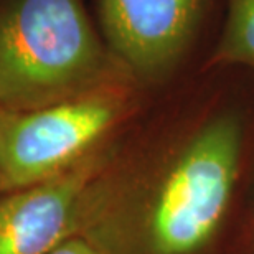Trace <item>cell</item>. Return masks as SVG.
Wrapping results in <instances>:
<instances>
[{
  "mask_svg": "<svg viewBox=\"0 0 254 254\" xmlns=\"http://www.w3.org/2000/svg\"><path fill=\"white\" fill-rule=\"evenodd\" d=\"M48 254H111L99 243L83 236H69L62 241L57 248H53Z\"/></svg>",
  "mask_w": 254,
  "mask_h": 254,
  "instance_id": "52a82bcc",
  "label": "cell"
},
{
  "mask_svg": "<svg viewBox=\"0 0 254 254\" xmlns=\"http://www.w3.org/2000/svg\"><path fill=\"white\" fill-rule=\"evenodd\" d=\"M101 149L64 174L0 200V254H48L74 235L103 167Z\"/></svg>",
  "mask_w": 254,
  "mask_h": 254,
  "instance_id": "5b68a950",
  "label": "cell"
},
{
  "mask_svg": "<svg viewBox=\"0 0 254 254\" xmlns=\"http://www.w3.org/2000/svg\"><path fill=\"white\" fill-rule=\"evenodd\" d=\"M206 2L99 0V30L135 84L155 83L189 52Z\"/></svg>",
  "mask_w": 254,
  "mask_h": 254,
  "instance_id": "277c9868",
  "label": "cell"
},
{
  "mask_svg": "<svg viewBox=\"0 0 254 254\" xmlns=\"http://www.w3.org/2000/svg\"><path fill=\"white\" fill-rule=\"evenodd\" d=\"M135 83L30 111L0 109V191L64 174L101 149L130 106Z\"/></svg>",
  "mask_w": 254,
  "mask_h": 254,
  "instance_id": "3957f363",
  "label": "cell"
},
{
  "mask_svg": "<svg viewBox=\"0 0 254 254\" xmlns=\"http://www.w3.org/2000/svg\"><path fill=\"white\" fill-rule=\"evenodd\" d=\"M135 83L83 0H0V109L30 111Z\"/></svg>",
  "mask_w": 254,
  "mask_h": 254,
  "instance_id": "6da1fadb",
  "label": "cell"
},
{
  "mask_svg": "<svg viewBox=\"0 0 254 254\" xmlns=\"http://www.w3.org/2000/svg\"><path fill=\"white\" fill-rule=\"evenodd\" d=\"M243 130L235 116L203 124L157 182L142 221L147 254H196L220 228L240 172Z\"/></svg>",
  "mask_w": 254,
  "mask_h": 254,
  "instance_id": "7a4b0ae2",
  "label": "cell"
},
{
  "mask_svg": "<svg viewBox=\"0 0 254 254\" xmlns=\"http://www.w3.org/2000/svg\"><path fill=\"white\" fill-rule=\"evenodd\" d=\"M211 63L254 69V0H226V18Z\"/></svg>",
  "mask_w": 254,
  "mask_h": 254,
  "instance_id": "8992f818",
  "label": "cell"
}]
</instances>
